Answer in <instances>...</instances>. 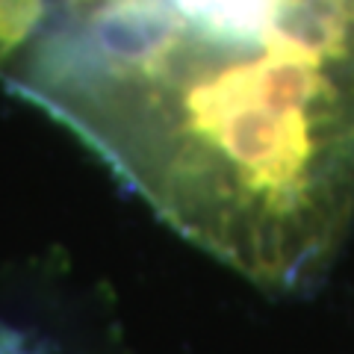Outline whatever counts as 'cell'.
Instances as JSON below:
<instances>
[{
  "label": "cell",
  "mask_w": 354,
  "mask_h": 354,
  "mask_svg": "<svg viewBox=\"0 0 354 354\" xmlns=\"http://www.w3.org/2000/svg\"><path fill=\"white\" fill-rule=\"evenodd\" d=\"M0 77L257 283H310L346 236L354 0H39Z\"/></svg>",
  "instance_id": "1"
}]
</instances>
